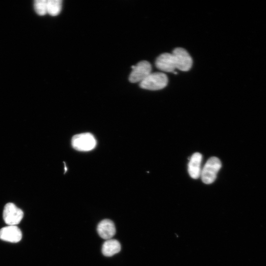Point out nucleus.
<instances>
[{
  "instance_id": "1",
  "label": "nucleus",
  "mask_w": 266,
  "mask_h": 266,
  "mask_svg": "<svg viewBox=\"0 0 266 266\" xmlns=\"http://www.w3.org/2000/svg\"><path fill=\"white\" fill-rule=\"evenodd\" d=\"M222 166V162L218 158H210L202 169L201 177L202 181L206 184L213 183L216 179Z\"/></svg>"
},
{
  "instance_id": "2",
  "label": "nucleus",
  "mask_w": 266,
  "mask_h": 266,
  "mask_svg": "<svg viewBox=\"0 0 266 266\" xmlns=\"http://www.w3.org/2000/svg\"><path fill=\"white\" fill-rule=\"evenodd\" d=\"M168 83V78L164 73H151L146 79L140 83L142 89L150 90H159L164 89Z\"/></svg>"
},
{
  "instance_id": "3",
  "label": "nucleus",
  "mask_w": 266,
  "mask_h": 266,
  "mask_svg": "<svg viewBox=\"0 0 266 266\" xmlns=\"http://www.w3.org/2000/svg\"><path fill=\"white\" fill-rule=\"evenodd\" d=\"M96 139L89 133L76 135L72 140L73 147L79 152H87L92 151L96 147Z\"/></svg>"
},
{
  "instance_id": "4",
  "label": "nucleus",
  "mask_w": 266,
  "mask_h": 266,
  "mask_svg": "<svg viewBox=\"0 0 266 266\" xmlns=\"http://www.w3.org/2000/svg\"><path fill=\"white\" fill-rule=\"evenodd\" d=\"M176 66V69L181 71H188L192 68V58L189 53L184 48L177 47L172 53Z\"/></svg>"
},
{
  "instance_id": "5",
  "label": "nucleus",
  "mask_w": 266,
  "mask_h": 266,
  "mask_svg": "<svg viewBox=\"0 0 266 266\" xmlns=\"http://www.w3.org/2000/svg\"><path fill=\"white\" fill-rule=\"evenodd\" d=\"M152 66L150 62L141 61L132 70L129 76V81L132 83H141L152 73Z\"/></svg>"
},
{
  "instance_id": "6",
  "label": "nucleus",
  "mask_w": 266,
  "mask_h": 266,
  "mask_svg": "<svg viewBox=\"0 0 266 266\" xmlns=\"http://www.w3.org/2000/svg\"><path fill=\"white\" fill-rule=\"evenodd\" d=\"M23 211L13 203L6 204L3 212V218L8 225L16 226L23 218Z\"/></svg>"
},
{
  "instance_id": "7",
  "label": "nucleus",
  "mask_w": 266,
  "mask_h": 266,
  "mask_svg": "<svg viewBox=\"0 0 266 266\" xmlns=\"http://www.w3.org/2000/svg\"><path fill=\"white\" fill-rule=\"evenodd\" d=\"M155 65L157 68L165 72L174 73L176 69L174 57L171 53L161 54L157 58Z\"/></svg>"
},
{
  "instance_id": "8",
  "label": "nucleus",
  "mask_w": 266,
  "mask_h": 266,
  "mask_svg": "<svg viewBox=\"0 0 266 266\" xmlns=\"http://www.w3.org/2000/svg\"><path fill=\"white\" fill-rule=\"evenodd\" d=\"M22 234L21 229L17 226L9 225L0 230V239L13 243L20 242Z\"/></svg>"
},
{
  "instance_id": "9",
  "label": "nucleus",
  "mask_w": 266,
  "mask_h": 266,
  "mask_svg": "<svg viewBox=\"0 0 266 266\" xmlns=\"http://www.w3.org/2000/svg\"><path fill=\"white\" fill-rule=\"evenodd\" d=\"M202 161V155L201 154L196 153L192 155L188 164V173L193 179H198L201 177Z\"/></svg>"
},
{
  "instance_id": "10",
  "label": "nucleus",
  "mask_w": 266,
  "mask_h": 266,
  "mask_svg": "<svg viewBox=\"0 0 266 266\" xmlns=\"http://www.w3.org/2000/svg\"><path fill=\"white\" fill-rule=\"evenodd\" d=\"M100 236L105 240H110L115 234L116 229L114 223L110 220L101 221L97 227Z\"/></svg>"
},
{
  "instance_id": "11",
  "label": "nucleus",
  "mask_w": 266,
  "mask_h": 266,
  "mask_svg": "<svg viewBox=\"0 0 266 266\" xmlns=\"http://www.w3.org/2000/svg\"><path fill=\"white\" fill-rule=\"evenodd\" d=\"M121 250V245L116 240H108L103 244L102 253L105 256L110 257L118 253Z\"/></svg>"
},
{
  "instance_id": "12",
  "label": "nucleus",
  "mask_w": 266,
  "mask_h": 266,
  "mask_svg": "<svg viewBox=\"0 0 266 266\" xmlns=\"http://www.w3.org/2000/svg\"><path fill=\"white\" fill-rule=\"evenodd\" d=\"M62 7L61 0H47V14L51 16H57L61 12Z\"/></svg>"
},
{
  "instance_id": "13",
  "label": "nucleus",
  "mask_w": 266,
  "mask_h": 266,
  "mask_svg": "<svg viewBox=\"0 0 266 266\" xmlns=\"http://www.w3.org/2000/svg\"><path fill=\"white\" fill-rule=\"evenodd\" d=\"M47 0H36L34 2V9L36 13L41 16L47 14Z\"/></svg>"
}]
</instances>
